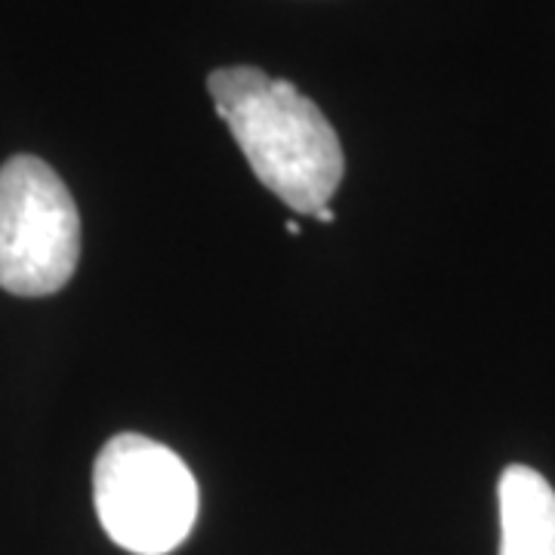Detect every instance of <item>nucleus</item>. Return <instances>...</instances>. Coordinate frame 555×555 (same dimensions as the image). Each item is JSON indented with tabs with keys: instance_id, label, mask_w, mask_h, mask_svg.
Segmentation results:
<instances>
[{
	"instance_id": "1",
	"label": "nucleus",
	"mask_w": 555,
	"mask_h": 555,
	"mask_svg": "<svg viewBox=\"0 0 555 555\" xmlns=\"http://www.w3.org/2000/svg\"><path fill=\"white\" fill-rule=\"evenodd\" d=\"M207 90L254 177L272 195L309 217L327 207L346 160L337 130L315 102L291 80L269 78L254 65L217 68Z\"/></svg>"
},
{
	"instance_id": "2",
	"label": "nucleus",
	"mask_w": 555,
	"mask_h": 555,
	"mask_svg": "<svg viewBox=\"0 0 555 555\" xmlns=\"http://www.w3.org/2000/svg\"><path fill=\"white\" fill-rule=\"evenodd\" d=\"M93 500L102 531L137 555L173 553L198 518V485L189 466L137 433L105 441L93 469Z\"/></svg>"
},
{
	"instance_id": "3",
	"label": "nucleus",
	"mask_w": 555,
	"mask_h": 555,
	"mask_svg": "<svg viewBox=\"0 0 555 555\" xmlns=\"http://www.w3.org/2000/svg\"><path fill=\"white\" fill-rule=\"evenodd\" d=\"M80 259V217L47 160L16 155L0 167V287L16 297L62 291Z\"/></svg>"
},
{
	"instance_id": "4",
	"label": "nucleus",
	"mask_w": 555,
	"mask_h": 555,
	"mask_svg": "<svg viewBox=\"0 0 555 555\" xmlns=\"http://www.w3.org/2000/svg\"><path fill=\"white\" fill-rule=\"evenodd\" d=\"M500 555H555V491L531 466H506L500 485Z\"/></svg>"
},
{
	"instance_id": "5",
	"label": "nucleus",
	"mask_w": 555,
	"mask_h": 555,
	"mask_svg": "<svg viewBox=\"0 0 555 555\" xmlns=\"http://www.w3.org/2000/svg\"><path fill=\"white\" fill-rule=\"evenodd\" d=\"M312 217L321 219V222H334V219H337V214H334V210H331V207H321V210H315V214H312Z\"/></svg>"
},
{
	"instance_id": "6",
	"label": "nucleus",
	"mask_w": 555,
	"mask_h": 555,
	"mask_svg": "<svg viewBox=\"0 0 555 555\" xmlns=\"http://www.w3.org/2000/svg\"><path fill=\"white\" fill-rule=\"evenodd\" d=\"M287 235H294V238H297V235H299L297 222H287Z\"/></svg>"
}]
</instances>
